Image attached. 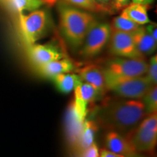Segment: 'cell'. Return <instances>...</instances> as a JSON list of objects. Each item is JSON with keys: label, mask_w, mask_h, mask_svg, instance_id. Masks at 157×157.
Segmentation results:
<instances>
[{"label": "cell", "mask_w": 157, "mask_h": 157, "mask_svg": "<svg viewBox=\"0 0 157 157\" xmlns=\"http://www.w3.org/2000/svg\"><path fill=\"white\" fill-rule=\"evenodd\" d=\"M146 116L141 99H111L96 110L95 122L108 131L127 136Z\"/></svg>", "instance_id": "cell-1"}, {"label": "cell", "mask_w": 157, "mask_h": 157, "mask_svg": "<svg viewBox=\"0 0 157 157\" xmlns=\"http://www.w3.org/2000/svg\"><path fill=\"white\" fill-rule=\"evenodd\" d=\"M60 31L68 44L74 50L81 48L92 27L98 22L90 13L60 3L58 7Z\"/></svg>", "instance_id": "cell-2"}, {"label": "cell", "mask_w": 157, "mask_h": 157, "mask_svg": "<svg viewBox=\"0 0 157 157\" xmlns=\"http://www.w3.org/2000/svg\"><path fill=\"white\" fill-rule=\"evenodd\" d=\"M108 90L127 99H142L153 84L146 75L137 77H113L105 76Z\"/></svg>", "instance_id": "cell-3"}, {"label": "cell", "mask_w": 157, "mask_h": 157, "mask_svg": "<svg viewBox=\"0 0 157 157\" xmlns=\"http://www.w3.org/2000/svg\"><path fill=\"white\" fill-rule=\"evenodd\" d=\"M127 137L137 153L152 154L157 143V112L147 115Z\"/></svg>", "instance_id": "cell-4"}, {"label": "cell", "mask_w": 157, "mask_h": 157, "mask_svg": "<svg viewBox=\"0 0 157 157\" xmlns=\"http://www.w3.org/2000/svg\"><path fill=\"white\" fill-rule=\"evenodd\" d=\"M20 28L27 46L35 44L46 35L50 29L48 13L44 10H35L26 15L20 14Z\"/></svg>", "instance_id": "cell-5"}, {"label": "cell", "mask_w": 157, "mask_h": 157, "mask_svg": "<svg viewBox=\"0 0 157 157\" xmlns=\"http://www.w3.org/2000/svg\"><path fill=\"white\" fill-rule=\"evenodd\" d=\"M148 63L144 58L116 57L109 59L103 66L105 76L113 77H137L146 75Z\"/></svg>", "instance_id": "cell-6"}, {"label": "cell", "mask_w": 157, "mask_h": 157, "mask_svg": "<svg viewBox=\"0 0 157 157\" xmlns=\"http://www.w3.org/2000/svg\"><path fill=\"white\" fill-rule=\"evenodd\" d=\"M111 25L96 23L89 31L81 47L80 53L84 58H92L102 52L109 42Z\"/></svg>", "instance_id": "cell-7"}, {"label": "cell", "mask_w": 157, "mask_h": 157, "mask_svg": "<svg viewBox=\"0 0 157 157\" xmlns=\"http://www.w3.org/2000/svg\"><path fill=\"white\" fill-rule=\"evenodd\" d=\"M109 49L113 56L121 58H144L135 47L132 34L116 30L111 27Z\"/></svg>", "instance_id": "cell-8"}, {"label": "cell", "mask_w": 157, "mask_h": 157, "mask_svg": "<svg viewBox=\"0 0 157 157\" xmlns=\"http://www.w3.org/2000/svg\"><path fill=\"white\" fill-rule=\"evenodd\" d=\"M74 90V98L71 103L74 111L78 120L84 122L87 117L89 105L101 96L95 87L81 79Z\"/></svg>", "instance_id": "cell-9"}, {"label": "cell", "mask_w": 157, "mask_h": 157, "mask_svg": "<svg viewBox=\"0 0 157 157\" xmlns=\"http://www.w3.org/2000/svg\"><path fill=\"white\" fill-rule=\"evenodd\" d=\"M27 53L29 60L36 68L52 60L66 58L64 50L56 42L43 44H31L28 46Z\"/></svg>", "instance_id": "cell-10"}, {"label": "cell", "mask_w": 157, "mask_h": 157, "mask_svg": "<svg viewBox=\"0 0 157 157\" xmlns=\"http://www.w3.org/2000/svg\"><path fill=\"white\" fill-rule=\"evenodd\" d=\"M78 76L82 82L90 84L98 90L100 96L108 91L103 68L96 64H89L78 70Z\"/></svg>", "instance_id": "cell-11"}, {"label": "cell", "mask_w": 157, "mask_h": 157, "mask_svg": "<svg viewBox=\"0 0 157 157\" xmlns=\"http://www.w3.org/2000/svg\"><path fill=\"white\" fill-rule=\"evenodd\" d=\"M98 129V124L95 121L87 119L84 120L81 129L72 145V151L74 156H76L95 143V136Z\"/></svg>", "instance_id": "cell-12"}, {"label": "cell", "mask_w": 157, "mask_h": 157, "mask_svg": "<svg viewBox=\"0 0 157 157\" xmlns=\"http://www.w3.org/2000/svg\"><path fill=\"white\" fill-rule=\"evenodd\" d=\"M105 145L108 150L124 156L137 153L128 137L114 131H109L105 135Z\"/></svg>", "instance_id": "cell-13"}, {"label": "cell", "mask_w": 157, "mask_h": 157, "mask_svg": "<svg viewBox=\"0 0 157 157\" xmlns=\"http://www.w3.org/2000/svg\"><path fill=\"white\" fill-rule=\"evenodd\" d=\"M36 69L44 77L52 78L58 74L71 72L75 69V64L70 58H64L49 62L36 68Z\"/></svg>", "instance_id": "cell-14"}, {"label": "cell", "mask_w": 157, "mask_h": 157, "mask_svg": "<svg viewBox=\"0 0 157 157\" xmlns=\"http://www.w3.org/2000/svg\"><path fill=\"white\" fill-rule=\"evenodd\" d=\"M135 47L142 56H150L156 50L157 42L149 34L145 27L140 28L132 33Z\"/></svg>", "instance_id": "cell-15"}, {"label": "cell", "mask_w": 157, "mask_h": 157, "mask_svg": "<svg viewBox=\"0 0 157 157\" xmlns=\"http://www.w3.org/2000/svg\"><path fill=\"white\" fill-rule=\"evenodd\" d=\"M120 15L140 25L151 23L147 13V5L137 3L129 4L121 10Z\"/></svg>", "instance_id": "cell-16"}, {"label": "cell", "mask_w": 157, "mask_h": 157, "mask_svg": "<svg viewBox=\"0 0 157 157\" xmlns=\"http://www.w3.org/2000/svg\"><path fill=\"white\" fill-rule=\"evenodd\" d=\"M51 79L56 84L57 89L60 93L67 94L73 91L74 88L80 81V78L77 74L65 73L55 76Z\"/></svg>", "instance_id": "cell-17"}, {"label": "cell", "mask_w": 157, "mask_h": 157, "mask_svg": "<svg viewBox=\"0 0 157 157\" xmlns=\"http://www.w3.org/2000/svg\"><path fill=\"white\" fill-rule=\"evenodd\" d=\"M5 5L13 13L22 14L23 11H34L42 5L39 0H2Z\"/></svg>", "instance_id": "cell-18"}, {"label": "cell", "mask_w": 157, "mask_h": 157, "mask_svg": "<svg viewBox=\"0 0 157 157\" xmlns=\"http://www.w3.org/2000/svg\"><path fill=\"white\" fill-rule=\"evenodd\" d=\"M66 3L94 13H111V7L98 2L96 0H64Z\"/></svg>", "instance_id": "cell-19"}, {"label": "cell", "mask_w": 157, "mask_h": 157, "mask_svg": "<svg viewBox=\"0 0 157 157\" xmlns=\"http://www.w3.org/2000/svg\"><path fill=\"white\" fill-rule=\"evenodd\" d=\"M110 25H111V28L114 29L116 30L130 33V34L135 32L141 26V25L137 24L130 20L121 16V15L115 17Z\"/></svg>", "instance_id": "cell-20"}, {"label": "cell", "mask_w": 157, "mask_h": 157, "mask_svg": "<svg viewBox=\"0 0 157 157\" xmlns=\"http://www.w3.org/2000/svg\"><path fill=\"white\" fill-rule=\"evenodd\" d=\"M147 115L157 112V87L153 86L141 99Z\"/></svg>", "instance_id": "cell-21"}, {"label": "cell", "mask_w": 157, "mask_h": 157, "mask_svg": "<svg viewBox=\"0 0 157 157\" xmlns=\"http://www.w3.org/2000/svg\"><path fill=\"white\" fill-rule=\"evenodd\" d=\"M146 76L150 80L153 85L156 86L157 84V56L155 55L151 58L148 63V71H147Z\"/></svg>", "instance_id": "cell-22"}, {"label": "cell", "mask_w": 157, "mask_h": 157, "mask_svg": "<svg viewBox=\"0 0 157 157\" xmlns=\"http://www.w3.org/2000/svg\"><path fill=\"white\" fill-rule=\"evenodd\" d=\"M76 157H99V149L95 143H93L89 148L82 151Z\"/></svg>", "instance_id": "cell-23"}, {"label": "cell", "mask_w": 157, "mask_h": 157, "mask_svg": "<svg viewBox=\"0 0 157 157\" xmlns=\"http://www.w3.org/2000/svg\"><path fill=\"white\" fill-rule=\"evenodd\" d=\"M129 4H130V0H113L111 8L112 11L119 10L124 8Z\"/></svg>", "instance_id": "cell-24"}, {"label": "cell", "mask_w": 157, "mask_h": 157, "mask_svg": "<svg viewBox=\"0 0 157 157\" xmlns=\"http://www.w3.org/2000/svg\"><path fill=\"white\" fill-rule=\"evenodd\" d=\"M146 29V31L149 33V34L153 38H154V40H156L157 42V27L156 24H154V23H151L147 25L146 27H145Z\"/></svg>", "instance_id": "cell-25"}, {"label": "cell", "mask_w": 157, "mask_h": 157, "mask_svg": "<svg viewBox=\"0 0 157 157\" xmlns=\"http://www.w3.org/2000/svg\"><path fill=\"white\" fill-rule=\"evenodd\" d=\"M99 157H125L121 155L115 154L108 149H103L101 151V153H99Z\"/></svg>", "instance_id": "cell-26"}, {"label": "cell", "mask_w": 157, "mask_h": 157, "mask_svg": "<svg viewBox=\"0 0 157 157\" xmlns=\"http://www.w3.org/2000/svg\"><path fill=\"white\" fill-rule=\"evenodd\" d=\"M153 2V0H132V3H137L140 5H144L148 6L149 4H151Z\"/></svg>", "instance_id": "cell-27"}, {"label": "cell", "mask_w": 157, "mask_h": 157, "mask_svg": "<svg viewBox=\"0 0 157 157\" xmlns=\"http://www.w3.org/2000/svg\"><path fill=\"white\" fill-rule=\"evenodd\" d=\"M39 1L42 2V3L46 4V5H48L49 6H50V7H52V6H53L56 3L57 0H39Z\"/></svg>", "instance_id": "cell-28"}, {"label": "cell", "mask_w": 157, "mask_h": 157, "mask_svg": "<svg viewBox=\"0 0 157 157\" xmlns=\"http://www.w3.org/2000/svg\"><path fill=\"white\" fill-rule=\"evenodd\" d=\"M125 157H144V156H142V155H140L139 153H135V154L129 155V156H127Z\"/></svg>", "instance_id": "cell-29"}, {"label": "cell", "mask_w": 157, "mask_h": 157, "mask_svg": "<svg viewBox=\"0 0 157 157\" xmlns=\"http://www.w3.org/2000/svg\"><path fill=\"white\" fill-rule=\"evenodd\" d=\"M96 1H98V2L101 3V4H103V5H107V3L109 2L110 0H96Z\"/></svg>", "instance_id": "cell-30"}]
</instances>
